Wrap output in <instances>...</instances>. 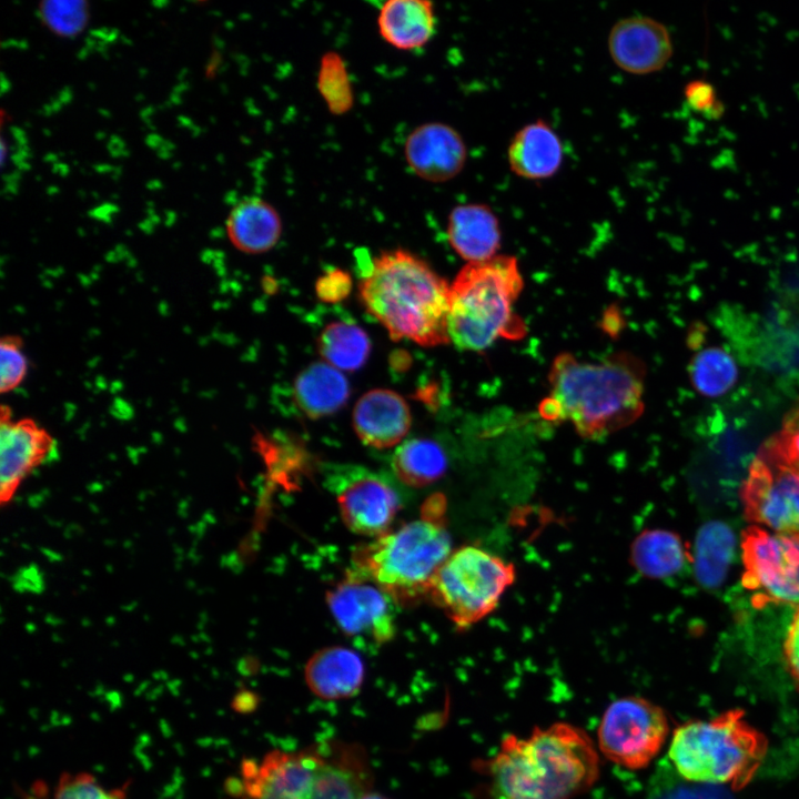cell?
Listing matches in <instances>:
<instances>
[{"instance_id": "9", "label": "cell", "mask_w": 799, "mask_h": 799, "mask_svg": "<svg viewBox=\"0 0 799 799\" xmlns=\"http://www.w3.org/2000/svg\"><path fill=\"white\" fill-rule=\"evenodd\" d=\"M669 722L663 708L638 696L613 701L597 730L598 749L609 761L630 770L647 767L663 749Z\"/></svg>"}, {"instance_id": "3", "label": "cell", "mask_w": 799, "mask_h": 799, "mask_svg": "<svg viewBox=\"0 0 799 799\" xmlns=\"http://www.w3.org/2000/svg\"><path fill=\"white\" fill-rule=\"evenodd\" d=\"M229 790L239 799H361L372 790L365 748L325 739L299 750L274 749L244 760Z\"/></svg>"}, {"instance_id": "4", "label": "cell", "mask_w": 799, "mask_h": 799, "mask_svg": "<svg viewBox=\"0 0 799 799\" xmlns=\"http://www.w3.org/2000/svg\"><path fill=\"white\" fill-rule=\"evenodd\" d=\"M449 285L424 260L397 249L377 255L358 285L366 311L393 340L448 343Z\"/></svg>"}, {"instance_id": "15", "label": "cell", "mask_w": 799, "mask_h": 799, "mask_svg": "<svg viewBox=\"0 0 799 799\" xmlns=\"http://www.w3.org/2000/svg\"><path fill=\"white\" fill-rule=\"evenodd\" d=\"M409 169L428 182H446L461 173L467 160V148L453 127L431 122L414 129L404 145Z\"/></svg>"}, {"instance_id": "30", "label": "cell", "mask_w": 799, "mask_h": 799, "mask_svg": "<svg viewBox=\"0 0 799 799\" xmlns=\"http://www.w3.org/2000/svg\"><path fill=\"white\" fill-rule=\"evenodd\" d=\"M39 17L54 34L73 37L79 34L89 20V4L82 0L43 1L39 4Z\"/></svg>"}, {"instance_id": "14", "label": "cell", "mask_w": 799, "mask_h": 799, "mask_svg": "<svg viewBox=\"0 0 799 799\" xmlns=\"http://www.w3.org/2000/svg\"><path fill=\"white\" fill-rule=\"evenodd\" d=\"M608 52L623 71L645 75L661 70L674 53L667 27L645 16L619 19L607 39Z\"/></svg>"}, {"instance_id": "36", "label": "cell", "mask_w": 799, "mask_h": 799, "mask_svg": "<svg viewBox=\"0 0 799 799\" xmlns=\"http://www.w3.org/2000/svg\"><path fill=\"white\" fill-rule=\"evenodd\" d=\"M361 799H390V798L380 792L370 790Z\"/></svg>"}, {"instance_id": "33", "label": "cell", "mask_w": 799, "mask_h": 799, "mask_svg": "<svg viewBox=\"0 0 799 799\" xmlns=\"http://www.w3.org/2000/svg\"><path fill=\"white\" fill-rule=\"evenodd\" d=\"M684 95L694 110L707 115L718 117L724 110L722 104L717 100L714 87L707 81H690L684 89Z\"/></svg>"}, {"instance_id": "20", "label": "cell", "mask_w": 799, "mask_h": 799, "mask_svg": "<svg viewBox=\"0 0 799 799\" xmlns=\"http://www.w3.org/2000/svg\"><path fill=\"white\" fill-rule=\"evenodd\" d=\"M310 690L325 700L354 696L364 681V664L352 649L333 646L314 653L304 668Z\"/></svg>"}, {"instance_id": "24", "label": "cell", "mask_w": 799, "mask_h": 799, "mask_svg": "<svg viewBox=\"0 0 799 799\" xmlns=\"http://www.w3.org/2000/svg\"><path fill=\"white\" fill-rule=\"evenodd\" d=\"M688 558L681 538L665 529L643 532L634 540L630 550L634 567L650 578H666L677 574Z\"/></svg>"}, {"instance_id": "19", "label": "cell", "mask_w": 799, "mask_h": 799, "mask_svg": "<svg viewBox=\"0 0 799 799\" xmlns=\"http://www.w3.org/2000/svg\"><path fill=\"white\" fill-rule=\"evenodd\" d=\"M447 236L453 250L468 263L493 259L502 241L498 218L484 203L456 205L448 215Z\"/></svg>"}, {"instance_id": "10", "label": "cell", "mask_w": 799, "mask_h": 799, "mask_svg": "<svg viewBox=\"0 0 799 799\" xmlns=\"http://www.w3.org/2000/svg\"><path fill=\"white\" fill-rule=\"evenodd\" d=\"M741 577L754 605L799 607V534H782L750 525L741 535Z\"/></svg>"}, {"instance_id": "2", "label": "cell", "mask_w": 799, "mask_h": 799, "mask_svg": "<svg viewBox=\"0 0 799 799\" xmlns=\"http://www.w3.org/2000/svg\"><path fill=\"white\" fill-rule=\"evenodd\" d=\"M645 365L619 352L599 362L558 354L550 366V393L540 404L542 416L569 421L576 432L601 438L633 424L644 412Z\"/></svg>"}, {"instance_id": "18", "label": "cell", "mask_w": 799, "mask_h": 799, "mask_svg": "<svg viewBox=\"0 0 799 799\" xmlns=\"http://www.w3.org/2000/svg\"><path fill=\"white\" fill-rule=\"evenodd\" d=\"M563 159L560 138L543 119L523 125L507 148L510 171L526 180L539 181L555 175Z\"/></svg>"}, {"instance_id": "26", "label": "cell", "mask_w": 799, "mask_h": 799, "mask_svg": "<svg viewBox=\"0 0 799 799\" xmlns=\"http://www.w3.org/2000/svg\"><path fill=\"white\" fill-rule=\"evenodd\" d=\"M392 465L401 482L411 487H423L443 476L447 461L437 443L412 438L397 447Z\"/></svg>"}, {"instance_id": "25", "label": "cell", "mask_w": 799, "mask_h": 799, "mask_svg": "<svg viewBox=\"0 0 799 799\" xmlns=\"http://www.w3.org/2000/svg\"><path fill=\"white\" fill-rule=\"evenodd\" d=\"M736 538L730 527L721 522H709L698 532L692 564L698 583L706 588L720 586L730 567Z\"/></svg>"}, {"instance_id": "1", "label": "cell", "mask_w": 799, "mask_h": 799, "mask_svg": "<svg viewBox=\"0 0 799 799\" xmlns=\"http://www.w3.org/2000/svg\"><path fill=\"white\" fill-rule=\"evenodd\" d=\"M486 771L488 799H573L593 787L600 765L583 729L555 722L505 736Z\"/></svg>"}, {"instance_id": "21", "label": "cell", "mask_w": 799, "mask_h": 799, "mask_svg": "<svg viewBox=\"0 0 799 799\" xmlns=\"http://www.w3.org/2000/svg\"><path fill=\"white\" fill-rule=\"evenodd\" d=\"M376 23L381 38L391 47L421 49L435 33L434 6L424 0H390L380 8Z\"/></svg>"}, {"instance_id": "17", "label": "cell", "mask_w": 799, "mask_h": 799, "mask_svg": "<svg viewBox=\"0 0 799 799\" xmlns=\"http://www.w3.org/2000/svg\"><path fill=\"white\" fill-rule=\"evenodd\" d=\"M412 416L406 401L396 392L375 388L357 401L353 427L358 438L374 448L398 444L411 427Z\"/></svg>"}, {"instance_id": "8", "label": "cell", "mask_w": 799, "mask_h": 799, "mask_svg": "<svg viewBox=\"0 0 799 799\" xmlns=\"http://www.w3.org/2000/svg\"><path fill=\"white\" fill-rule=\"evenodd\" d=\"M516 577L510 563L468 545L451 553L434 575L427 595L459 629L492 614Z\"/></svg>"}, {"instance_id": "31", "label": "cell", "mask_w": 799, "mask_h": 799, "mask_svg": "<svg viewBox=\"0 0 799 799\" xmlns=\"http://www.w3.org/2000/svg\"><path fill=\"white\" fill-rule=\"evenodd\" d=\"M763 445L799 472V405L783 418L780 432Z\"/></svg>"}, {"instance_id": "7", "label": "cell", "mask_w": 799, "mask_h": 799, "mask_svg": "<svg viewBox=\"0 0 799 799\" xmlns=\"http://www.w3.org/2000/svg\"><path fill=\"white\" fill-rule=\"evenodd\" d=\"M735 708L710 720H689L678 726L669 745V758L688 781L727 785L741 790L755 777L768 750L766 736Z\"/></svg>"}, {"instance_id": "29", "label": "cell", "mask_w": 799, "mask_h": 799, "mask_svg": "<svg viewBox=\"0 0 799 799\" xmlns=\"http://www.w3.org/2000/svg\"><path fill=\"white\" fill-rule=\"evenodd\" d=\"M130 781L114 788L104 787L89 772H62L51 796L44 798L38 783L33 787L44 799H127ZM29 799H41L33 792Z\"/></svg>"}, {"instance_id": "16", "label": "cell", "mask_w": 799, "mask_h": 799, "mask_svg": "<svg viewBox=\"0 0 799 799\" xmlns=\"http://www.w3.org/2000/svg\"><path fill=\"white\" fill-rule=\"evenodd\" d=\"M50 436L29 419L2 417L0 431V490L8 500L21 481L52 451Z\"/></svg>"}, {"instance_id": "34", "label": "cell", "mask_w": 799, "mask_h": 799, "mask_svg": "<svg viewBox=\"0 0 799 799\" xmlns=\"http://www.w3.org/2000/svg\"><path fill=\"white\" fill-rule=\"evenodd\" d=\"M351 276L340 270H331L318 277L315 291L318 299L327 303H336L343 301L351 292Z\"/></svg>"}, {"instance_id": "13", "label": "cell", "mask_w": 799, "mask_h": 799, "mask_svg": "<svg viewBox=\"0 0 799 799\" xmlns=\"http://www.w3.org/2000/svg\"><path fill=\"white\" fill-rule=\"evenodd\" d=\"M337 626L347 636L383 645L395 635L391 600L372 580L350 572L326 596Z\"/></svg>"}, {"instance_id": "23", "label": "cell", "mask_w": 799, "mask_h": 799, "mask_svg": "<svg viewBox=\"0 0 799 799\" xmlns=\"http://www.w3.org/2000/svg\"><path fill=\"white\" fill-rule=\"evenodd\" d=\"M295 404L309 418H321L341 409L350 396V384L342 372L327 363L305 367L293 385Z\"/></svg>"}, {"instance_id": "6", "label": "cell", "mask_w": 799, "mask_h": 799, "mask_svg": "<svg viewBox=\"0 0 799 799\" xmlns=\"http://www.w3.org/2000/svg\"><path fill=\"white\" fill-rule=\"evenodd\" d=\"M523 286L515 256L467 263L449 287V340L462 350L483 351L500 337L522 338L526 327L514 304Z\"/></svg>"}, {"instance_id": "5", "label": "cell", "mask_w": 799, "mask_h": 799, "mask_svg": "<svg viewBox=\"0 0 799 799\" xmlns=\"http://www.w3.org/2000/svg\"><path fill=\"white\" fill-rule=\"evenodd\" d=\"M451 553L444 497L435 495L425 502L418 519L356 549L354 573L375 583L393 600L409 603L427 595Z\"/></svg>"}, {"instance_id": "27", "label": "cell", "mask_w": 799, "mask_h": 799, "mask_svg": "<svg viewBox=\"0 0 799 799\" xmlns=\"http://www.w3.org/2000/svg\"><path fill=\"white\" fill-rule=\"evenodd\" d=\"M318 350L325 362L340 371L358 370L371 352L365 331L352 323L333 322L321 333Z\"/></svg>"}, {"instance_id": "22", "label": "cell", "mask_w": 799, "mask_h": 799, "mask_svg": "<svg viewBox=\"0 0 799 799\" xmlns=\"http://www.w3.org/2000/svg\"><path fill=\"white\" fill-rule=\"evenodd\" d=\"M226 233L240 251L259 254L271 250L282 234V220L276 209L257 196L237 202L226 219Z\"/></svg>"}, {"instance_id": "32", "label": "cell", "mask_w": 799, "mask_h": 799, "mask_svg": "<svg viewBox=\"0 0 799 799\" xmlns=\"http://www.w3.org/2000/svg\"><path fill=\"white\" fill-rule=\"evenodd\" d=\"M28 361L18 341L9 337L0 344V388L10 392L24 378Z\"/></svg>"}, {"instance_id": "12", "label": "cell", "mask_w": 799, "mask_h": 799, "mask_svg": "<svg viewBox=\"0 0 799 799\" xmlns=\"http://www.w3.org/2000/svg\"><path fill=\"white\" fill-rule=\"evenodd\" d=\"M327 482L348 529L370 537L386 533L400 509L398 495L390 484L357 466L332 469Z\"/></svg>"}, {"instance_id": "35", "label": "cell", "mask_w": 799, "mask_h": 799, "mask_svg": "<svg viewBox=\"0 0 799 799\" xmlns=\"http://www.w3.org/2000/svg\"><path fill=\"white\" fill-rule=\"evenodd\" d=\"M782 653L786 667L799 690V607L788 628Z\"/></svg>"}, {"instance_id": "11", "label": "cell", "mask_w": 799, "mask_h": 799, "mask_svg": "<svg viewBox=\"0 0 799 799\" xmlns=\"http://www.w3.org/2000/svg\"><path fill=\"white\" fill-rule=\"evenodd\" d=\"M740 494L750 523L799 534V472L765 445L750 464Z\"/></svg>"}, {"instance_id": "28", "label": "cell", "mask_w": 799, "mask_h": 799, "mask_svg": "<svg viewBox=\"0 0 799 799\" xmlns=\"http://www.w3.org/2000/svg\"><path fill=\"white\" fill-rule=\"evenodd\" d=\"M689 376L696 391L707 397H718L730 391L738 378V366L725 348H698L689 364Z\"/></svg>"}]
</instances>
